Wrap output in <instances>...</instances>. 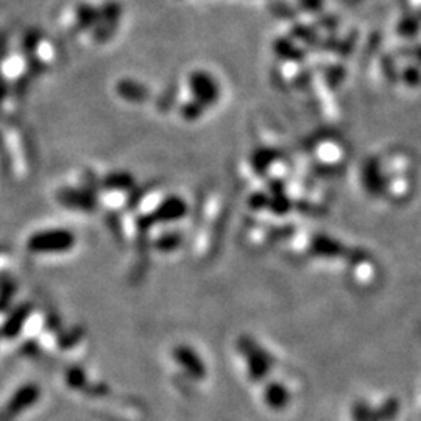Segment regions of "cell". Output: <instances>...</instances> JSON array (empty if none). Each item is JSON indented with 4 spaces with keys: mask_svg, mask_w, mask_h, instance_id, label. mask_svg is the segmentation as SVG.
Returning a JSON list of instances; mask_svg holds the SVG:
<instances>
[{
    "mask_svg": "<svg viewBox=\"0 0 421 421\" xmlns=\"http://www.w3.org/2000/svg\"><path fill=\"white\" fill-rule=\"evenodd\" d=\"M74 245L75 236L67 229H45L30 237L27 248L33 253H64Z\"/></svg>",
    "mask_w": 421,
    "mask_h": 421,
    "instance_id": "7a4b0ae2",
    "label": "cell"
},
{
    "mask_svg": "<svg viewBox=\"0 0 421 421\" xmlns=\"http://www.w3.org/2000/svg\"><path fill=\"white\" fill-rule=\"evenodd\" d=\"M76 22L81 28L93 27L97 22H100V11L94 8L93 5L81 4L76 8Z\"/></svg>",
    "mask_w": 421,
    "mask_h": 421,
    "instance_id": "7c38bea8",
    "label": "cell"
},
{
    "mask_svg": "<svg viewBox=\"0 0 421 421\" xmlns=\"http://www.w3.org/2000/svg\"><path fill=\"white\" fill-rule=\"evenodd\" d=\"M66 378V384L74 388V390H80V392H86V388L89 387V381L86 373H84L83 369L80 367H71L64 374Z\"/></svg>",
    "mask_w": 421,
    "mask_h": 421,
    "instance_id": "4fadbf2b",
    "label": "cell"
},
{
    "mask_svg": "<svg viewBox=\"0 0 421 421\" xmlns=\"http://www.w3.org/2000/svg\"><path fill=\"white\" fill-rule=\"evenodd\" d=\"M351 420L353 421H374L373 418V408L365 403L364 400H359L351 408Z\"/></svg>",
    "mask_w": 421,
    "mask_h": 421,
    "instance_id": "9a60e30c",
    "label": "cell"
},
{
    "mask_svg": "<svg viewBox=\"0 0 421 421\" xmlns=\"http://www.w3.org/2000/svg\"><path fill=\"white\" fill-rule=\"evenodd\" d=\"M173 359L177 362L189 378H192L195 381H202L206 378V365L202 361L200 354L197 353L195 350H192L188 345H178L173 350Z\"/></svg>",
    "mask_w": 421,
    "mask_h": 421,
    "instance_id": "5b68a950",
    "label": "cell"
},
{
    "mask_svg": "<svg viewBox=\"0 0 421 421\" xmlns=\"http://www.w3.org/2000/svg\"><path fill=\"white\" fill-rule=\"evenodd\" d=\"M117 94L122 96V98H125L128 102L133 103H141L144 100H147L149 97V89L144 86V84L133 81V80H124L117 83Z\"/></svg>",
    "mask_w": 421,
    "mask_h": 421,
    "instance_id": "30bf717a",
    "label": "cell"
},
{
    "mask_svg": "<svg viewBox=\"0 0 421 421\" xmlns=\"http://www.w3.org/2000/svg\"><path fill=\"white\" fill-rule=\"evenodd\" d=\"M180 242H181V237L178 234H175V233L164 234L156 241V248L161 251H173L178 248Z\"/></svg>",
    "mask_w": 421,
    "mask_h": 421,
    "instance_id": "2e32d148",
    "label": "cell"
},
{
    "mask_svg": "<svg viewBox=\"0 0 421 421\" xmlns=\"http://www.w3.org/2000/svg\"><path fill=\"white\" fill-rule=\"evenodd\" d=\"M186 211H188L186 203L183 202L181 198L171 197V198H167L166 202L161 203L151 214L145 216L142 219L144 221H139V226L144 228V231H145V229H147L149 226L155 225V224H167V221H173V220L185 217Z\"/></svg>",
    "mask_w": 421,
    "mask_h": 421,
    "instance_id": "277c9868",
    "label": "cell"
},
{
    "mask_svg": "<svg viewBox=\"0 0 421 421\" xmlns=\"http://www.w3.org/2000/svg\"><path fill=\"white\" fill-rule=\"evenodd\" d=\"M103 186L108 188V189H128L133 186V178L129 177L128 173H124V172H119V173H111L108 175L103 180Z\"/></svg>",
    "mask_w": 421,
    "mask_h": 421,
    "instance_id": "5bb4252c",
    "label": "cell"
},
{
    "mask_svg": "<svg viewBox=\"0 0 421 421\" xmlns=\"http://www.w3.org/2000/svg\"><path fill=\"white\" fill-rule=\"evenodd\" d=\"M58 200L67 208H75L76 211H94L96 200L86 190L81 189H63L58 194Z\"/></svg>",
    "mask_w": 421,
    "mask_h": 421,
    "instance_id": "8992f818",
    "label": "cell"
},
{
    "mask_svg": "<svg viewBox=\"0 0 421 421\" xmlns=\"http://www.w3.org/2000/svg\"><path fill=\"white\" fill-rule=\"evenodd\" d=\"M190 86H192V91L202 102L211 103L216 100V86H214V83L208 75L194 74L190 76Z\"/></svg>",
    "mask_w": 421,
    "mask_h": 421,
    "instance_id": "9c48e42d",
    "label": "cell"
},
{
    "mask_svg": "<svg viewBox=\"0 0 421 421\" xmlns=\"http://www.w3.org/2000/svg\"><path fill=\"white\" fill-rule=\"evenodd\" d=\"M32 311L33 309L30 304H22L18 309H14L8 316V318H6L2 329H0V335L5 337V339H10V340L16 339L19 333L22 331V328H24L25 321L30 317Z\"/></svg>",
    "mask_w": 421,
    "mask_h": 421,
    "instance_id": "52a82bcc",
    "label": "cell"
},
{
    "mask_svg": "<svg viewBox=\"0 0 421 421\" xmlns=\"http://www.w3.org/2000/svg\"><path fill=\"white\" fill-rule=\"evenodd\" d=\"M41 398V388L35 382H27L19 387L2 409H0V421H14L22 415L28 408H32Z\"/></svg>",
    "mask_w": 421,
    "mask_h": 421,
    "instance_id": "3957f363",
    "label": "cell"
},
{
    "mask_svg": "<svg viewBox=\"0 0 421 421\" xmlns=\"http://www.w3.org/2000/svg\"><path fill=\"white\" fill-rule=\"evenodd\" d=\"M264 403L269 405L272 410L286 409L290 403L289 388L278 381L267 382L264 387Z\"/></svg>",
    "mask_w": 421,
    "mask_h": 421,
    "instance_id": "ba28073f",
    "label": "cell"
},
{
    "mask_svg": "<svg viewBox=\"0 0 421 421\" xmlns=\"http://www.w3.org/2000/svg\"><path fill=\"white\" fill-rule=\"evenodd\" d=\"M400 400L395 396H390L379 408L373 409V418L374 421H395L396 417L400 415Z\"/></svg>",
    "mask_w": 421,
    "mask_h": 421,
    "instance_id": "8fae6325",
    "label": "cell"
},
{
    "mask_svg": "<svg viewBox=\"0 0 421 421\" xmlns=\"http://www.w3.org/2000/svg\"><path fill=\"white\" fill-rule=\"evenodd\" d=\"M237 350L245 357L247 362L248 378L253 382H263L269 374L275 365L273 356L263 348L259 343L250 335H242L237 340Z\"/></svg>",
    "mask_w": 421,
    "mask_h": 421,
    "instance_id": "6da1fadb",
    "label": "cell"
}]
</instances>
